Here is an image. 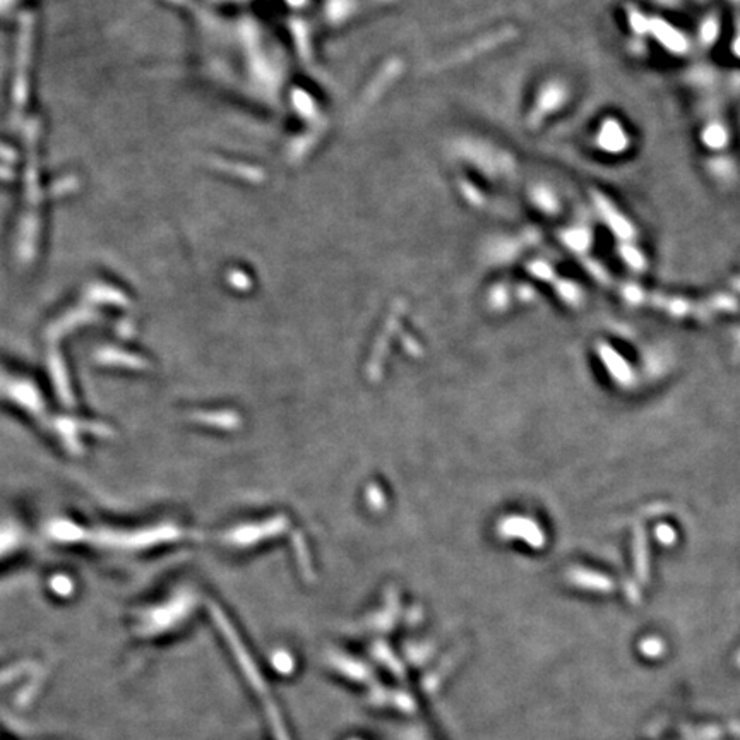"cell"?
<instances>
[{
	"mask_svg": "<svg viewBox=\"0 0 740 740\" xmlns=\"http://www.w3.org/2000/svg\"><path fill=\"white\" fill-rule=\"evenodd\" d=\"M593 139L594 146L600 149V153L612 156L628 153L626 149L630 144L629 131L626 124L618 119H612V117H606V119L601 120Z\"/></svg>",
	"mask_w": 740,
	"mask_h": 740,
	"instance_id": "1",
	"label": "cell"
}]
</instances>
